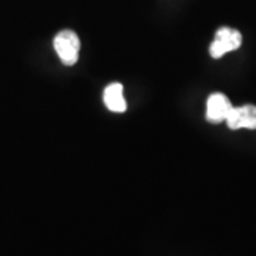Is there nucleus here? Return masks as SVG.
<instances>
[{"label": "nucleus", "instance_id": "39448f33", "mask_svg": "<svg viewBox=\"0 0 256 256\" xmlns=\"http://www.w3.org/2000/svg\"><path fill=\"white\" fill-rule=\"evenodd\" d=\"M102 100L106 107L112 112H124L127 110V101L124 98V88L121 82H111L106 87Z\"/></svg>", "mask_w": 256, "mask_h": 256}, {"label": "nucleus", "instance_id": "f257e3e1", "mask_svg": "<svg viewBox=\"0 0 256 256\" xmlns=\"http://www.w3.org/2000/svg\"><path fill=\"white\" fill-rule=\"evenodd\" d=\"M54 50L64 66H74L78 60L80 53V38L73 30H62L54 37Z\"/></svg>", "mask_w": 256, "mask_h": 256}, {"label": "nucleus", "instance_id": "20e7f679", "mask_svg": "<svg viewBox=\"0 0 256 256\" xmlns=\"http://www.w3.org/2000/svg\"><path fill=\"white\" fill-rule=\"evenodd\" d=\"M232 102L222 92H214L206 101V121L212 124L224 122L232 110Z\"/></svg>", "mask_w": 256, "mask_h": 256}, {"label": "nucleus", "instance_id": "f03ea898", "mask_svg": "<svg viewBox=\"0 0 256 256\" xmlns=\"http://www.w3.org/2000/svg\"><path fill=\"white\" fill-rule=\"evenodd\" d=\"M240 44H242L240 32L224 26L218 28V32L215 33V38L210 47V54L214 58H220L230 52L238 50Z\"/></svg>", "mask_w": 256, "mask_h": 256}, {"label": "nucleus", "instance_id": "7ed1b4c3", "mask_svg": "<svg viewBox=\"0 0 256 256\" xmlns=\"http://www.w3.org/2000/svg\"><path fill=\"white\" fill-rule=\"evenodd\" d=\"M225 122L230 130H256V106L246 104L240 107H232Z\"/></svg>", "mask_w": 256, "mask_h": 256}]
</instances>
